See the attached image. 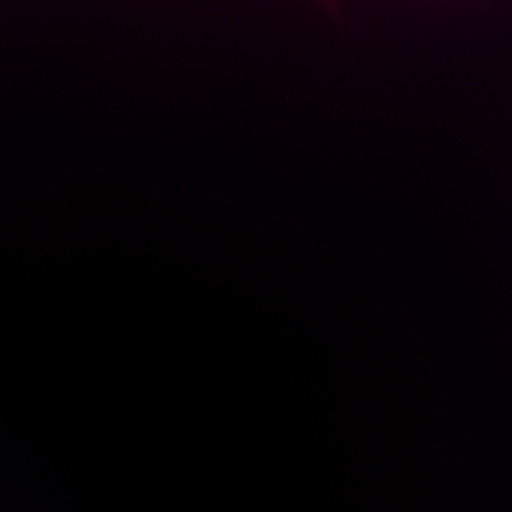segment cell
<instances>
[{
    "label": "cell",
    "mask_w": 512,
    "mask_h": 512,
    "mask_svg": "<svg viewBox=\"0 0 512 512\" xmlns=\"http://www.w3.org/2000/svg\"><path fill=\"white\" fill-rule=\"evenodd\" d=\"M314 4H321L324 10H337L341 7V0H314Z\"/></svg>",
    "instance_id": "obj_1"
}]
</instances>
